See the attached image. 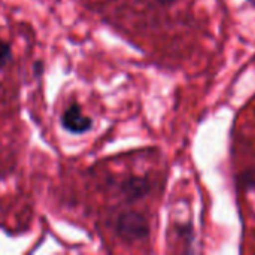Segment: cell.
Masks as SVG:
<instances>
[{
	"mask_svg": "<svg viewBox=\"0 0 255 255\" xmlns=\"http://www.w3.org/2000/svg\"><path fill=\"white\" fill-rule=\"evenodd\" d=\"M114 230L115 235L127 244L145 241L151 232L148 218L137 211L121 212L115 220Z\"/></svg>",
	"mask_w": 255,
	"mask_h": 255,
	"instance_id": "cell-1",
	"label": "cell"
},
{
	"mask_svg": "<svg viewBox=\"0 0 255 255\" xmlns=\"http://www.w3.org/2000/svg\"><path fill=\"white\" fill-rule=\"evenodd\" d=\"M12 60V49L7 42L0 37V69L6 67Z\"/></svg>",
	"mask_w": 255,
	"mask_h": 255,
	"instance_id": "cell-4",
	"label": "cell"
},
{
	"mask_svg": "<svg viewBox=\"0 0 255 255\" xmlns=\"http://www.w3.org/2000/svg\"><path fill=\"white\" fill-rule=\"evenodd\" d=\"M151 191V181L145 176H128L120 184V193L128 203H134Z\"/></svg>",
	"mask_w": 255,
	"mask_h": 255,
	"instance_id": "cell-3",
	"label": "cell"
},
{
	"mask_svg": "<svg viewBox=\"0 0 255 255\" xmlns=\"http://www.w3.org/2000/svg\"><path fill=\"white\" fill-rule=\"evenodd\" d=\"M152 1H155V3L160 4V6H172V4H175L178 0H152Z\"/></svg>",
	"mask_w": 255,
	"mask_h": 255,
	"instance_id": "cell-6",
	"label": "cell"
},
{
	"mask_svg": "<svg viewBox=\"0 0 255 255\" xmlns=\"http://www.w3.org/2000/svg\"><path fill=\"white\" fill-rule=\"evenodd\" d=\"M33 70H34V76H40V75L43 73V70H45L43 63H42V61H34V64H33Z\"/></svg>",
	"mask_w": 255,
	"mask_h": 255,
	"instance_id": "cell-5",
	"label": "cell"
},
{
	"mask_svg": "<svg viewBox=\"0 0 255 255\" xmlns=\"http://www.w3.org/2000/svg\"><path fill=\"white\" fill-rule=\"evenodd\" d=\"M60 124H61L63 130H66L67 133L75 134V136L85 134L94 127L93 118L85 115L82 112V108L78 103H70L64 109V112L61 114V118H60Z\"/></svg>",
	"mask_w": 255,
	"mask_h": 255,
	"instance_id": "cell-2",
	"label": "cell"
}]
</instances>
